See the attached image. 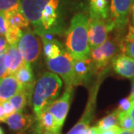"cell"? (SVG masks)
<instances>
[{"mask_svg": "<svg viewBox=\"0 0 134 134\" xmlns=\"http://www.w3.org/2000/svg\"><path fill=\"white\" fill-rule=\"evenodd\" d=\"M8 46V43L5 37L0 36V54L6 52Z\"/></svg>", "mask_w": 134, "mask_h": 134, "instance_id": "1f68e13d", "label": "cell"}, {"mask_svg": "<svg viewBox=\"0 0 134 134\" xmlns=\"http://www.w3.org/2000/svg\"><path fill=\"white\" fill-rule=\"evenodd\" d=\"M123 53L134 59V40L125 44L123 48Z\"/></svg>", "mask_w": 134, "mask_h": 134, "instance_id": "f546056e", "label": "cell"}, {"mask_svg": "<svg viewBox=\"0 0 134 134\" xmlns=\"http://www.w3.org/2000/svg\"><path fill=\"white\" fill-rule=\"evenodd\" d=\"M128 98H129V99L130 100H134V77L133 78V81H132V86H131L130 95Z\"/></svg>", "mask_w": 134, "mask_h": 134, "instance_id": "d590c367", "label": "cell"}, {"mask_svg": "<svg viewBox=\"0 0 134 134\" xmlns=\"http://www.w3.org/2000/svg\"><path fill=\"white\" fill-rule=\"evenodd\" d=\"M20 0H0V11L8 13L15 10H20Z\"/></svg>", "mask_w": 134, "mask_h": 134, "instance_id": "603a6c76", "label": "cell"}, {"mask_svg": "<svg viewBox=\"0 0 134 134\" xmlns=\"http://www.w3.org/2000/svg\"><path fill=\"white\" fill-rule=\"evenodd\" d=\"M110 30L105 19L94 15H90L88 37L91 50L97 48L107 40Z\"/></svg>", "mask_w": 134, "mask_h": 134, "instance_id": "52a82bcc", "label": "cell"}, {"mask_svg": "<svg viewBox=\"0 0 134 134\" xmlns=\"http://www.w3.org/2000/svg\"><path fill=\"white\" fill-rule=\"evenodd\" d=\"M8 31V23L5 13L0 11V36L5 37Z\"/></svg>", "mask_w": 134, "mask_h": 134, "instance_id": "4316f807", "label": "cell"}, {"mask_svg": "<svg viewBox=\"0 0 134 134\" xmlns=\"http://www.w3.org/2000/svg\"><path fill=\"white\" fill-rule=\"evenodd\" d=\"M90 15L107 20L109 17L108 2L106 0H90Z\"/></svg>", "mask_w": 134, "mask_h": 134, "instance_id": "ac0fdd59", "label": "cell"}, {"mask_svg": "<svg viewBox=\"0 0 134 134\" xmlns=\"http://www.w3.org/2000/svg\"><path fill=\"white\" fill-rule=\"evenodd\" d=\"M6 52L0 54V81L8 75V67L5 63Z\"/></svg>", "mask_w": 134, "mask_h": 134, "instance_id": "484cf974", "label": "cell"}, {"mask_svg": "<svg viewBox=\"0 0 134 134\" xmlns=\"http://www.w3.org/2000/svg\"><path fill=\"white\" fill-rule=\"evenodd\" d=\"M132 10H133V19H134V5H133V7H132Z\"/></svg>", "mask_w": 134, "mask_h": 134, "instance_id": "f35d334b", "label": "cell"}, {"mask_svg": "<svg viewBox=\"0 0 134 134\" xmlns=\"http://www.w3.org/2000/svg\"><path fill=\"white\" fill-rule=\"evenodd\" d=\"M14 76L17 79L19 83L23 86L25 92L28 95L31 97L32 92L34 87V76L32 67L29 63H25L19 68V69L15 72Z\"/></svg>", "mask_w": 134, "mask_h": 134, "instance_id": "5bb4252c", "label": "cell"}, {"mask_svg": "<svg viewBox=\"0 0 134 134\" xmlns=\"http://www.w3.org/2000/svg\"><path fill=\"white\" fill-rule=\"evenodd\" d=\"M59 3V0H50L43 10L41 17V24L46 31L52 32L54 31L53 28L58 23V8Z\"/></svg>", "mask_w": 134, "mask_h": 134, "instance_id": "4fadbf2b", "label": "cell"}, {"mask_svg": "<svg viewBox=\"0 0 134 134\" xmlns=\"http://www.w3.org/2000/svg\"><path fill=\"white\" fill-rule=\"evenodd\" d=\"M38 121L37 124V132L39 134H42L44 131H51L55 133L61 132V128L58 127L56 121L53 116L46 109L37 118Z\"/></svg>", "mask_w": 134, "mask_h": 134, "instance_id": "2e32d148", "label": "cell"}, {"mask_svg": "<svg viewBox=\"0 0 134 134\" xmlns=\"http://www.w3.org/2000/svg\"><path fill=\"white\" fill-rule=\"evenodd\" d=\"M100 132L99 128L96 126V127H91L89 129L87 130L86 134H98Z\"/></svg>", "mask_w": 134, "mask_h": 134, "instance_id": "d6a6232c", "label": "cell"}, {"mask_svg": "<svg viewBox=\"0 0 134 134\" xmlns=\"http://www.w3.org/2000/svg\"><path fill=\"white\" fill-rule=\"evenodd\" d=\"M106 1H107V2H108V1H109V0H106Z\"/></svg>", "mask_w": 134, "mask_h": 134, "instance_id": "b9f144b4", "label": "cell"}, {"mask_svg": "<svg viewBox=\"0 0 134 134\" xmlns=\"http://www.w3.org/2000/svg\"><path fill=\"white\" fill-rule=\"evenodd\" d=\"M23 90V86L19 83L14 75H7L0 81V103L8 100Z\"/></svg>", "mask_w": 134, "mask_h": 134, "instance_id": "8fae6325", "label": "cell"}, {"mask_svg": "<svg viewBox=\"0 0 134 134\" xmlns=\"http://www.w3.org/2000/svg\"><path fill=\"white\" fill-rule=\"evenodd\" d=\"M132 130H133V131H134V122H133V127H132Z\"/></svg>", "mask_w": 134, "mask_h": 134, "instance_id": "60d3db41", "label": "cell"}, {"mask_svg": "<svg viewBox=\"0 0 134 134\" xmlns=\"http://www.w3.org/2000/svg\"><path fill=\"white\" fill-rule=\"evenodd\" d=\"M7 19L8 28L14 27V28H28L29 25V22L22 14L20 10H15L5 14Z\"/></svg>", "mask_w": 134, "mask_h": 134, "instance_id": "d6986e66", "label": "cell"}, {"mask_svg": "<svg viewBox=\"0 0 134 134\" xmlns=\"http://www.w3.org/2000/svg\"><path fill=\"white\" fill-rule=\"evenodd\" d=\"M17 45L25 63L31 66L37 62L41 55L42 40L34 31L27 29L23 31Z\"/></svg>", "mask_w": 134, "mask_h": 134, "instance_id": "3957f363", "label": "cell"}, {"mask_svg": "<svg viewBox=\"0 0 134 134\" xmlns=\"http://www.w3.org/2000/svg\"><path fill=\"white\" fill-rule=\"evenodd\" d=\"M89 18L86 15L78 13L72 17L70 26L66 32V48L74 59L90 58L91 49L88 37Z\"/></svg>", "mask_w": 134, "mask_h": 134, "instance_id": "6da1fadb", "label": "cell"}, {"mask_svg": "<svg viewBox=\"0 0 134 134\" xmlns=\"http://www.w3.org/2000/svg\"><path fill=\"white\" fill-rule=\"evenodd\" d=\"M130 105H131V100H130L129 98H124L119 100L118 110L123 112H127L130 107Z\"/></svg>", "mask_w": 134, "mask_h": 134, "instance_id": "f1b7e54d", "label": "cell"}, {"mask_svg": "<svg viewBox=\"0 0 134 134\" xmlns=\"http://www.w3.org/2000/svg\"><path fill=\"white\" fill-rule=\"evenodd\" d=\"M2 106H3V109H4L5 115L6 119H7L8 117H9L10 115L14 114L15 112H16L14 106L11 104V103L10 102L9 100H6L5 102H3V103H2Z\"/></svg>", "mask_w": 134, "mask_h": 134, "instance_id": "83f0119b", "label": "cell"}, {"mask_svg": "<svg viewBox=\"0 0 134 134\" xmlns=\"http://www.w3.org/2000/svg\"><path fill=\"white\" fill-rule=\"evenodd\" d=\"M98 88H99V83L97 84L94 88H92L90 98L88 100L83 115L75 124V125L66 134H86L87 130L90 128V125L91 123L92 120L94 118L95 110H96V98H97Z\"/></svg>", "mask_w": 134, "mask_h": 134, "instance_id": "9c48e42d", "label": "cell"}, {"mask_svg": "<svg viewBox=\"0 0 134 134\" xmlns=\"http://www.w3.org/2000/svg\"><path fill=\"white\" fill-rule=\"evenodd\" d=\"M119 110H115L112 112L109 115L104 117L98 122V127L99 128L100 131L104 130L109 129L112 127L116 126L119 124Z\"/></svg>", "mask_w": 134, "mask_h": 134, "instance_id": "44dd1931", "label": "cell"}, {"mask_svg": "<svg viewBox=\"0 0 134 134\" xmlns=\"http://www.w3.org/2000/svg\"><path fill=\"white\" fill-rule=\"evenodd\" d=\"M115 73L125 78L134 77V59L125 54H118L112 60Z\"/></svg>", "mask_w": 134, "mask_h": 134, "instance_id": "30bf717a", "label": "cell"}, {"mask_svg": "<svg viewBox=\"0 0 134 134\" xmlns=\"http://www.w3.org/2000/svg\"><path fill=\"white\" fill-rule=\"evenodd\" d=\"M46 66L52 72L62 77L66 86H74V58L71 54L63 50L57 58L46 59Z\"/></svg>", "mask_w": 134, "mask_h": 134, "instance_id": "277c9868", "label": "cell"}, {"mask_svg": "<svg viewBox=\"0 0 134 134\" xmlns=\"http://www.w3.org/2000/svg\"><path fill=\"white\" fill-rule=\"evenodd\" d=\"M119 124L122 129L130 130L132 129L133 120L130 117L127 112L120 111L119 115Z\"/></svg>", "mask_w": 134, "mask_h": 134, "instance_id": "d4e9b609", "label": "cell"}, {"mask_svg": "<svg viewBox=\"0 0 134 134\" xmlns=\"http://www.w3.org/2000/svg\"><path fill=\"white\" fill-rule=\"evenodd\" d=\"M5 122L13 131L23 132L32 125L33 119L31 115L23 114L22 112H15L6 119Z\"/></svg>", "mask_w": 134, "mask_h": 134, "instance_id": "9a60e30c", "label": "cell"}, {"mask_svg": "<svg viewBox=\"0 0 134 134\" xmlns=\"http://www.w3.org/2000/svg\"><path fill=\"white\" fill-rule=\"evenodd\" d=\"M129 115L132 118V119L134 120V100H132L131 102V105H130V107L129 110L127 111Z\"/></svg>", "mask_w": 134, "mask_h": 134, "instance_id": "e575fe53", "label": "cell"}, {"mask_svg": "<svg viewBox=\"0 0 134 134\" xmlns=\"http://www.w3.org/2000/svg\"><path fill=\"white\" fill-rule=\"evenodd\" d=\"M23 31L21 29L8 27L7 33L5 34V39L9 45H14L18 43L19 40L22 37Z\"/></svg>", "mask_w": 134, "mask_h": 134, "instance_id": "cb8c5ba5", "label": "cell"}, {"mask_svg": "<svg viewBox=\"0 0 134 134\" xmlns=\"http://www.w3.org/2000/svg\"><path fill=\"white\" fill-rule=\"evenodd\" d=\"M28 98H29V100H31L30 96L23 89V90L19 92L17 94H16L14 96L10 98L9 101L11 103V104L14 106L16 112H22V110L24 109L25 107L27 104Z\"/></svg>", "mask_w": 134, "mask_h": 134, "instance_id": "7402d4cb", "label": "cell"}, {"mask_svg": "<svg viewBox=\"0 0 134 134\" xmlns=\"http://www.w3.org/2000/svg\"><path fill=\"white\" fill-rule=\"evenodd\" d=\"M73 94V87L66 86V90L63 96L58 99L54 100L46 109L54 116L58 127L62 128L69 113L71 98Z\"/></svg>", "mask_w": 134, "mask_h": 134, "instance_id": "ba28073f", "label": "cell"}, {"mask_svg": "<svg viewBox=\"0 0 134 134\" xmlns=\"http://www.w3.org/2000/svg\"><path fill=\"white\" fill-rule=\"evenodd\" d=\"M121 128L118 126H114L112 127L109 129L104 130H101L99 132L98 134H119L121 131Z\"/></svg>", "mask_w": 134, "mask_h": 134, "instance_id": "4dcf8cb0", "label": "cell"}, {"mask_svg": "<svg viewBox=\"0 0 134 134\" xmlns=\"http://www.w3.org/2000/svg\"><path fill=\"white\" fill-rule=\"evenodd\" d=\"M0 134H4V132H3V130L2 129L1 127H0Z\"/></svg>", "mask_w": 134, "mask_h": 134, "instance_id": "ab89813d", "label": "cell"}, {"mask_svg": "<svg viewBox=\"0 0 134 134\" xmlns=\"http://www.w3.org/2000/svg\"><path fill=\"white\" fill-rule=\"evenodd\" d=\"M119 134H134V131L130 130H125L121 129L120 131Z\"/></svg>", "mask_w": 134, "mask_h": 134, "instance_id": "8d00e7d4", "label": "cell"}, {"mask_svg": "<svg viewBox=\"0 0 134 134\" xmlns=\"http://www.w3.org/2000/svg\"><path fill=\"white\" fill-rule=\"evenodd\" d=\"M42 134H61V132L55 133V132H51V131H44Z\"/></svg>", "mask_w": 134, "mask_h": 134, "instance_id": "74e56055", "label": "cell"}, {"mask_svg": "<svg viewBox=\"0 0 134 134\" xmlns=\"http://www.w3.org/2000/svg\"><path fill=\"white\" fill-rule=\"evenodd\" d=\"M5 120L6 118H5L2 103H0V122H5Z\"/></svg>", "mask_w": 134, "mask_h": 134, "instance_id": "836d02e7", "label": "cell"}, {"mask_svg": "<svg viewBox=\"0 0 134 134\" xmlns=\"http://www.w3.org/2000/svg\"><path fill=\"white\" fill-rule=\"evenodd\" d=\"M134 0H112L110 5V19L119 34L124 33L128 24V19Z\"/></svg>", "mask_w": 134, "mask_h": 134, "instance_id": "8992f818", "label": "cell"}, {"mask_svg": "<svg viewBox=\"0 0 134 134\" xmlns=\"http://www.w3.org/2000/svg\"><path fill=\"white\" fill-rule=\"evenodd\" d=\"M42 43L43 44L44 54L46 59H54L57 58L63 50L61 44L55 39L50 41L42 40Z\"/></svg>", "mask_w": 134, "mask_h": 134, "instance_id": "ffe728a7", "label": "cell"}, {"mask_svg": "<svg viewBox=\"0 0 134 134\" xmlns=\"http://www.w3.org/2000/svg\"><path fill=\"white\" fill-rule=\"evenodd\" d=\"M50 0H20V11L29 23L34 27V31L38 36L46 31L41 24V17L45 7Z\"/></svg>", "mask_w": 134, "mask_h": 134, "instance_id": "5b68a950", "label": "cell"}, {"mask_svg": "<svg viewBox=\"0 0 134 134\" xmlns=\"http://www.w3.org/2000/svg\"><path fill=\"white\" fill-rule=\"evenodd\" d=\"M94 65L90 58L86 59H74V86L83 84L90 76Z\"/></svg>", "mask_w": 134, "mask_h": 134, "instance_id": "7c38bea8", "label": "cell"}, {"mask_svg": "<svg viewBox=\"0 0 134 134\" xmlns=\"http://www.w3.org/2000/svg\"><path fill=\"white\" fill-rule=\"evenodd\" d=\"M62 86L61 79L53 72H44L37 79L32 98L34 112L37 118L59 96Z\"/></svg>", "mask_w": 134, "mask_h": 134, "instance_id": "7a4b0ae2", "label": "cell"}, {"mask_svg": "<svg viewBox=\"0 0 134 134\" xmlns=\"http://www.w3.org/2000/svg\"><path fill=\"white\" fill-rule=\"evenodd\" d=\"M6 53L9 56L10 60V65L8 70V75H14L15 72L25 63L23 58L19 52L17 43L14 45L8 44Z\"/></svg>", "mask_w": 134, "mask_h": 134, "instance_id": "e0dca14e", "label": "cell"}]
</instances>
